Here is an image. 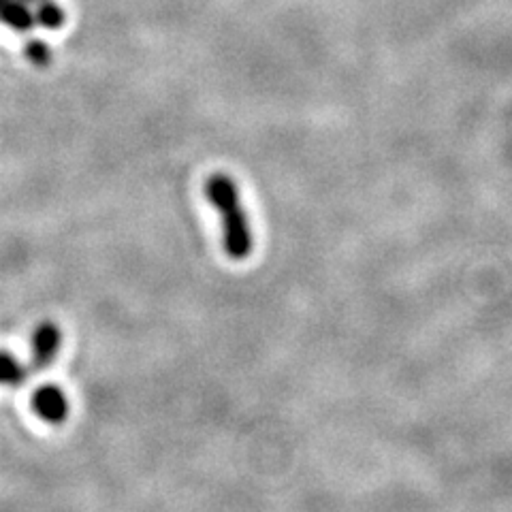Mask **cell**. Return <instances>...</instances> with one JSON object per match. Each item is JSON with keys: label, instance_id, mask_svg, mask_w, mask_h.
Wrapping results in <instances>:
<instances>
[{"label": "cell", "instance_id": "7a4b0ae2", "mask_svg": "<svg viewBox=\"0 0 512 512\" xmlns=\"http://www.w3.org/2000/svg\"><path fill=\"white\" fill-rule=\"evenodd\" d=\"M62 348V331L54 320H43L30 335V372H43L52 367Z\"/></svg>", "mask_w": 512, "mask_h": 512}, {"label": "cell", "instance_id": "3957f363", "mask_svg": "<svg viewBox=\"0 0 512 512\" xmlns=\"http://www.w3.org/2000/svg\"><path fill=\"white\" fill-rule=\"evenodd\" d=\"M30 408L43 423L62 425L71 414V402L58 384H41L30 395Z\"/></svg>", "mask_w": 512, "mask_h": 512}, {"label": "cell", "instance_id": "277c9868", "mask_svg": "<svg viewBox=\"0 0 512 512\" xmlns=\"http://www.w3.org/2000/svg\"><path fill=\"white\" fill-rule=\"evenodd\" d=\"M28 3H39V0H0V24L18 32H28L37 26V15L28 9Z\"/></svg>", "mask_w": 512, "mask_h": 512}, {"label": "cell", "instance_id": "6da1fadb", "mask_svg": "<svg viewBox=\"0 0 512 512\" xmlns=\"http://www.w3.org/2000/svg\"><path fill=\"white\" fill-rule=\"evenodd\" d=\"M205 195L220 214L224 252L233 261H246L254 250V235L237 182L227 173H214L205 182Z\"/></svg>", "mask_w": 512, "mask_h": 512}, {"label": "cell", "instance_id": "8992f818", "mask_svg": "<svg viewBox=\"0 0 512 512\" xmlns=\"http://www.w3.org/2000/svg\"><path fill=\"white\" fill-rule=\"evenodd\" d=\"M24 54H26V58H28L32 64H37V67H50L52 60H54V54H52V50H50V45L39 41V39L26 43Z\"/></svg>", "mask_w": 512, "mask_h": 512}, {"label": "cell", "instance_id": "5b68a950", "mask_svg": "<svg viewBox=\"0 0 512 512\" xmlns=\"http://www.w3.org/2000/svg\"><path fill=\"white\" fill-rule=\"evenodd\" d=\"M30 370L28 367L7 350H0V387L20 389L28 380Z\"/></svg>", "mask_w": 512, "mask_h": 512}]
</instances>
